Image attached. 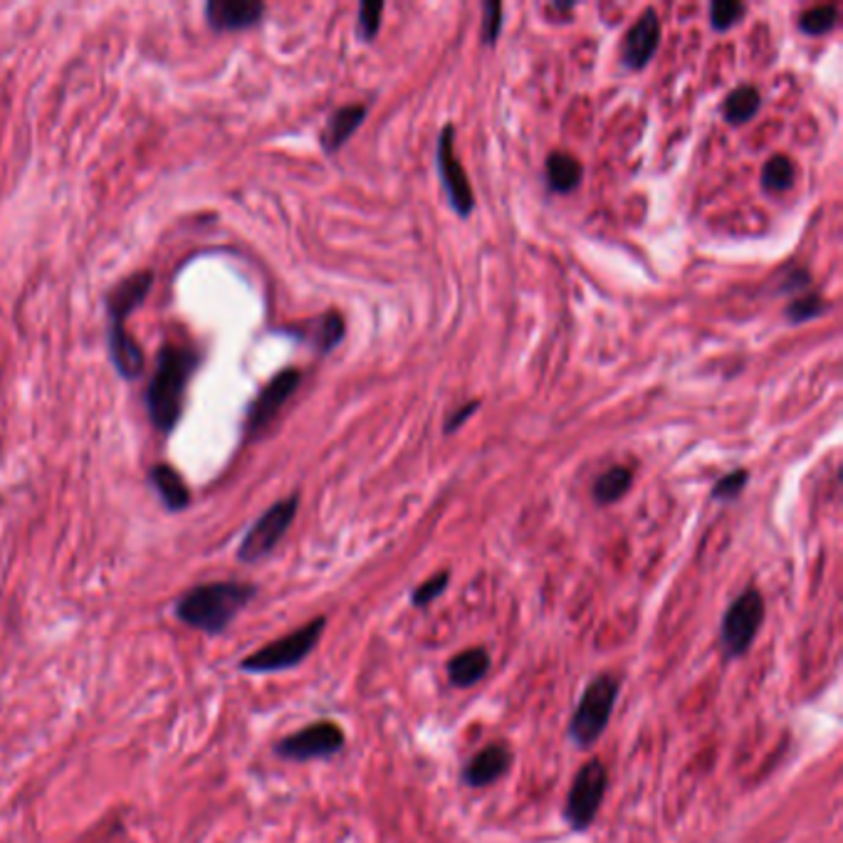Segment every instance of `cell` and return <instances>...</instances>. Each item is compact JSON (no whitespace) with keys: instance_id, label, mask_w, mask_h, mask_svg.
Listing matches in <instances>:
<instances>
[{"instance_id":"6da1fadb","label":"cell","mask_w":843,"mask_h":843,"mask_svg":"<svg viewBox=\"0 0 843 843\" xmlns=\"http://www.w3.org/2000/svg\"><path fill=\"white\" fill-rule=\"evenodd\" d=\"M258 596V587L248 581H208L188 589L176 601V618L200 634L218 636L233 624L240 611Z\"/></svg>"},{"instance_id":"7a4b0ae2","label":"cell","mask_w":843,"mask_h":843,"mask_svg":"<svg viewBox=\"0 0 843 843\" xmlns=\"http://www.w3.org/2000/svg\"><path fill=\"white\" fill-rule=\"evenodd\" d=\"M196 366L198 357L186 347L166 344L162 354H158L154 379L146 388V408L149 416H152V424L162 434H171L176 428L180 410H184L186 386Z\"/></svg>"},{"instance_id":"3957f363","label":"cell","mask_w":843,"mask_h":843,"mask_svg":"<svg viewBox=\"0 0 843 843\" xmlns=\"http://www.w3.org/2000/svg\"><path fill=\"white\" fill-rule=\"evenodd\" d=\"M325 628H327V618L317 616L303 628L293 631V634L270 641L267 646L245 656L243 660H240V670H243V674L265 676V674H280V670L297 668L317 648Z\"/></svg>"},{"instance_id":"277c9868","label":"cell","mask_w":843,"mask_h":843,"mask_svg":"<svg viewBox=\"0 0 843 843\" xmlns=\"http://www.w3.org/2000/svg\"><path fill=\"white\" fill-rule=\"evenodd\" d=\"M618 698V680L614 676H596L581 692L574 718L569 725V737L577 742L579 749L594 747L599 737L609 727Z\"/></svg>"},{"instance_id":"5b68a950","label":"cell","mask_w":843,"mask_h":843,"mask_svg":"<svg viewBox=\"0 0 843 843\" xmlns=\"http://www.w3.org/2000/svg\"><path fill=\"white\" fill-rule=\"evenodd\" d=\"M765 599L757 589H747L732 601L720 624V646L727 660L742 658L752 648L765 624Z\"/></svg>"},{"instance_id":"8992f818","label":"cell","mask_w":843,"mask_h":843,"mask_svg":"<svg viewBox=\"0 0 843 843\" xmlns=\"http://www.w3.org/2000/svg\"><path fill=\"white\" fill-rule=\"evenodd\" d=\"M609 787V771L601 759H589L584 767L577 771L565 804V821L571 831H587L601 809Z\"/></svg>"},{"instance_id":"52a82bcc","label":"cell","mask_w":843,"mask_h":843,"mask_svg":"<svg viewBox=\"0 0 843 843\" xmlns=\"http://www.w3.org/2000/svg\"><path fill=\"white\" fill-rule=\"evenodd\" d=\"M299 497H285L270 507L263 517L255 519V525L245 532L243 541L238 547V559L245 565H255V561L265 559L273 551L280 539L287 535L289 525L295 522Z\"/></svg>"},{"instance_id":"ba28073f","label":"cell","mask_w":843,"mask_h":843,"mask_svg":"<svg viewBox=\"0 0 843 843\" xmlns=\"http://www.w3.org/2000/svg\"><path fill=\"white\" fill-rule=\"evenodd\" d=\"M347 745L344 730L332 720H319L293 735L283 737L275 745V755L287 762H313V759H329L339 755Z\"/></svg>"},{"instance_id":"9c48e42d","label":"cell","mask_w":843,"mask_h":843,"mask_svg":"<svg viewBox=\"0 0 843 843\" xmlns=\"http://www.w3.org/2000/svg\"><path fill=\"white\" fill-rule=\"evenodd\" d=\"M299 386V371L297 369H287L283 374H277L270 384L260 391L258 398L253 401V406L248 410V420H245V434L248 436H260L263 430L273 424L277 418L280 408H283L289 396L295 394V388Z\"/></svg>"},{"instance_id":"30bf717a","label":"cell","mask_w":843,"mask_h":843,"mask_svg":"<svg viewBox=\"0 0 843 843\" xmlns=\"http://www.w3.org/2000/svg\"><path fill=\"white\" fill-rule=\"evenodd\" d=\"M453 134H456L453 127H446L444 132H440V139H438V168H440V176H444V184H446L450 204H453V208L458 210L460 216H468L470 210H473V206H475V198H473V188H470V180L466 176V168L456 158Z\"/></svg>"},{"instance_id":"8fae6325","label":"cell","mask_w":843,"mask_h":843,"mask_svg":"<svg viewBox=\"0 0 843 843\" xmlns=\"http://www.w3.org/2000/svg\"><path fill=\"white\" fill-rule=\"evenodd\" d=\"M658 43H660V20L656 10L648 8L624 37V47H621L624 65L631 69L646 67L650 63V57L656 55Z\"/></svg>"},{"instance_id":"7c38bea8","label":"cell","mask_w":843,"mask_h":843,"mask_svg":"<svg viewBox=\"0 0 843 843\" xmlns=\"http://www.w3.org/2000/svg\"><path fill=\"white\" fill-rule=\"evenodd\" d=\"M265 15V6L258 0H210L206 3L208 25L218 33H233L258 25Z\"/></svg>"},{"instance_id":"4fadbf2b","label":"cell","mask_w":843,"mask_h":843,"mask_svg":"<svg viewBox=\"0 0 843 843\" xmlns=\"http://www.w3.org/2000/svg\"><path fill=\"white\" fill-rule=\"evenodd\" d=\"M510 765H512V752L505 745L495 742V745H488L480 749L475 757H470L463 771H460V779H463V785L473 789L490 787L507 775Z\"/></svg>"},{"instance_id":"5bb4252c","label":"cell","mask_w":843,"mask_h":843,"mask_svg":"<svg viewBox=\"0 0 843 843\" xmlns=\"http://www.w3.org/2000/svg\"><path fill=\"white\" fill-rule=\"evenodd\" d=\"M109 354H112L114 366L124 379L134 381L139 379V374H142L144 351L132 339V335L127 332L124 322H119V319H109Z\"/></svg>"},{"instance_id":"9a60e30c","label":"cell","mask_w":843,"mask_h":843,"mask_svg":"<svg viewBox=\"0 0 843 843\" xmlns=\"http://www.w3.org/2000/svg\"><path fill=\"white\" fill-rule=\"evenodd\" d=\"M154 285V275L144 270V273H136L132 277H127L124 283H119L112 293H109L107 299V309H109V319H119V322H127V315L132 313L134 307L144 303V297L149 295V289Z\"/></svg>"},{"instance_id":"2e32d148","label":"cell","mask_w":843,"mask_h":843,"mask_svg":"<svg viewBox=\"0 0 843 843\" xmlns=\"http://www.w3.org/2000/svg\"><path fill=\"white\" fill-rule=\"evenodd\" d=\"M448 680L456 688H470L483 680L490 670V656L485 648H468L448 660Z\"/></svg>"},{"instance_id":"e0dca14e","label":"cell","mask_w":843,"mask_h":843,"mask_svg":"<svg viewBox=\"0 0 843 843\" xmlns=\"http://www.w3.org/2000/svg\"><path fill=\"white\" fill-rule=\"evenodd\" d=\"M366 117V107L364 105H349L341 107L337 112L329 117V122L322 132V146L327 152H337L347 144V139L357 132Z\"/></svg>"},{"instance_id":"ac0fdd59","label":"cell","mask_w":843,"mask_h":843,"mask_svg":"<svg viewBox=\"0 0 843 843\" xmlns=\"http://www.w3.org/2000/svg\"><path fill=\"white\" fill-rule=\"evenodd\" d=\"M149 480H152V485L156 488V493L158 497H162L166 510L180 512L190 505V493L184 483V478L178 475V470H174L171 466H154Z\"/></svg>"},{"instance_id":"d6986e66","label":"cell","mask_w":843,"mask_h":843,"mask_svg":"<svg viewBox=\"0 0 843 843\" xmlns=\"http://www.w3.org/2000/svg\"><path fill=\"white\" fill-rule=\"evenodd\" d=\"M581 176H584V168L571 154L555 152L547 158V180L557 194L574 190L581 184Z\"/></svg>"},{"instance_id":"ffe728a7","label":"cell","mask_w":843,"mask_h":843,"mask_svg":"<svg viewBox=\"0 0 843 843\" xmlns=\"http://www.w3.org/2000/svg\"><path fill=\"white\" fill-rule=\"evenodd\" d=\"M631 483H634V475H631L628 468L624 466L609 468L606 473H601L594 483V500L599 505H614L628 493Z\"/></svg>"},{"instance_id":"44dd1931","label":"cell","mask_w":843,"mask_h":843,"mask_svg":"<svg viewBox=\"0 0 843 843\" xmlns=\"http://www.w3.org/2000/svg\"><path fill=\"white\" fill-rule=\"evenodd\" d=\"M759 107H762L759 92L755 87L745 85V87L732 89V92L727 95L725 107H722V114H725L730 124H745L759 112Z\"/></svg>"},{"instance_id":"7402d4cb","label":"cell","mask_w":843,"mask_h":843,"mask_svg":"<svg viewBox=\"0 0 843 843\" xmlns=\"http://www.w3.org/2000/svg\"><path fill=\"white\" fill-rule=\"evenodd\" d=\"M795 184V164H791L789 156H771L769 162L762 168V186H765L769 194H781V190L791 188Z\"/></svg>"},{"instance_id":"603a6c76","label":"cell","mask_w":843,"mask_h":843,"mask_svg":"<svg viewBox=\"0 0 843 843\" xmlns=\"http://www.w3.org/2000/svg\"><path fill=\"white\" fill-rule=\"evenodd\" d=\"M836 18H839L836 6H817L807 10V13H801L799 28L809 35H824L829 33V30H834Z\"/></svg>"},{"instance_id":"cb8c5ba5","label":"cell","mask_w":843,"mask_h":843,"mask_svg":"<svg viewBox=\"0 0 843 843\" xmlns=\"http://www.w3.org/2000/svg\"><path fill=\"white\" fill-rule=\"evenodd\" d=\"M341 337H344V319H341L337 313L325 315L315 335L317 349L322 351V354H327V351H332L339 344Z\"/></svg>"},{"instance_id":"d4e9b609","label":"cell","mask_w":843,"mask_h":843,"mask_svg":"<svg viewBox=\"0 0 843 843\" xmlns=\"http://www.w3.org/2000/svg\"><path fill=\"white\" fill-rule=\"evenodd\" d=\"M448 581H450V571H438L436 577H430L428 581H424V584H420V587L414 591V594H410V601H414V606L424 609V606H428V604H434V601H436L438 596H444V594H446Z\"/></svg>"},{"instance_id":"484cf974","label":"cell","mask_w":843,"mask_h":843,"mask_svg":"<svg viewBox=\"0 0 843 843\" xmlns=\"http://www.w3.org/2000/svg\"><path fill=\"white\" fill-rule=\"evenodd\" d=\"M742 15H745V6L737 0H718L710 6V23L715 30H730Z\"/></svg>"},{"instance_id":"4316f807","label":"cell","mask_w":843,"mask_h":843,"mask_svg":"<svg viewBox=\"0 0 843 843\" xmlns=\"http://www.w3.org/2000/svg\"><path fill=\"white\" fill-rule=\"evenodd\" d=\"M821 313H824V303H821V297L807 295V297L795 299V303L789 305L787 317L791 319V322H804V319H814Z\"/></svg>"},{"instance_id":"83f0119b","label":"cell","mask_w":843,"mask_h":843,"mask_svg":"<svg viewBox=\"0 0 843 843\" xmlns=\"http://www.w3.org/2000/svg\"><path fill=\"white\" fill-rule=\"evenodd\" d=\"M381 13H384V3H361L359 10V35L364 40H371L379 33Z\"/></svg>"},{"instance_id":"f1b7e54d","label":"cell","mask_w":843,"mask_h":843,"mask_svg":"<svg viewBox=\"0 0 843 843\" xmlns=\"http://www.w3.org/2000/svg\"><path fill=\"white\" fill-rule=\"evenodd\" d=\"M747 470H735L732 475H725L722 480H718V485L712 488V497L715 500H732L740 495V490L747 485Z\"/></svg>"},{"instance_id":"f546056e","label":"cell","mask_w":843,"mask_h":843,"mask_svg":"<svg viewBox=\"0 0 843 843\" xmlns=\"http://www.w3.org/2000/svg\"><path fill=\"white\" fill-rule=\"evenodd\" d=\"M500 25H503V6L495 0V3L485 6V33H483L485 43H495Z\"/></svg>"},{"instance_id":"4dcf8cb0","label":"cell","mask_w":843,"mask_h":843,"mask_svg":"<svg viewBox=\"0 0 843 843\" xmlns=\"http://www.w3.org/2000/svg\"><path fill=\"white\" fill-rule=\"evenodd\" d=\"M478 406H480L478 401H473V404H468V406H463L460 410H456L453 418H448V420H446V434H453L456 428L463 426V424H466V418H470V414H473V410H475Z\"/></svg>"}]
</instances>
